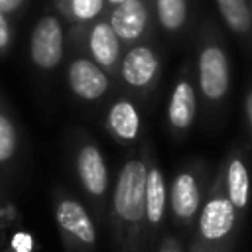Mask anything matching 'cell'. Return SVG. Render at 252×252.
<instances>
[{
	"instance_id": "2",
	"label": "cell",
	"mask_w": 252,
	"mask_h": 252,
	"mask_svg": "<svg viewBox=\"0 0 252 252\" xmlns=\"http://www.w3.org/2000/svg\"><path fill=\"white\" fill-rule=\"evenodd\" d=\"M238 215L226 195L220 173H217L195 222L191 252H230L236 238Z\"/></svg>"
},
{
	"instance_id": "9",
	"label": "cell",
	"mask_w": 252,
	"mask_h": 252,
	"mask_svg": "<svg viewBox=\"0 0 252 252\" xmlns=\"http://www.w3.org/2000/svg\"><path fill=\"white\" fill-rule=\"evenodd\" d=\"M161 71L159 55L150 47V45H134L122 55L118 73L122 81L136 89V91H148L152 85L158 81Z\"/></svg>"
},
{
	"instance_id": "22",
	"label": "cell",
	"mask_w": 252,
	"mask_h": 252,
	"mask_svg": "<svg viewBox=\"0 0 252 252\" xmlns=\"http://www.w3.org/2000/svg\"><path fill=\"white\" fill-rule=\"evenodd\" d=\"M158 252H183V248H181V244L175 236H165Z\"/></svg>"
},
{
	"instance_id": "10",
	"label": "cell",
	"mask_w": 252,
	"mask_h": 252,
	"mask_svg": "<svg viewBox=\"0 0 252 252\" xmlns=\"http://www.w3.org/2000/svg\"><path fill=\"white\" fill-rule=\"evenodd\" d=\"M120 39L108 20H94L85 32V49L89 57L104 71L118 73L120 67Z\"/></svg>"
},
{
	"instance_id": "1",
	"label": "cell",
	"mask_w": 252,
	"mask_h": 252,
	"mask_svg": "<svg viewBox=\"0 0 252 252\" xmlns=\"http://www.w3.org/2000/svg\"><path fill=\"white\" fill-rule=\"evenodd\" d=\"M110 222L118 252H144L146 242V158L122 163L110 203Z\"/></svg>"
},
{
	"instance_id": "4",
	"label": "cell",
	"mask_w": 252,
	"mask_h": 252,
	"mask_svg": "<svg viewBox=\"0 0 252 252\" xmlns=\"http://www.w3.org/2000/svg\"><path fill=\"white\" fill-rule=\"evenodd\" d=\"M73 167L83 193L87 195L94 213L100 215L108 195V167L100 148L93 140L81 138L73 152Z\"/></svg>"
},
{
	"instance_id": "17",
	"label": "cell",
	"mask_w": 252,
	"mask_h": 252,
	"mask_svg": "<svg viewBox=\"0 0 252 252\" xmlns=\"http://www.w3.org/2000/svg\"><path fill=\"white\" fill-rule=\"evenodd\" d=\"M57 12L75 26H85L94 22L102 12L106 0H53Z\"/></svg>"
},
{
	"instance_id": "3",
	"label": "cell",
	"mask_w": 252,
	"mask_h": 252,
	"mask_svg": "<svg viewBox=\"0 0 252 252\" xmlns=\"http://www.w3.org/2000/svg\"><path fill=\"white\" fill-rule=\"evenodd\" d=\"M53 219L67 252L96 250V224L89 209L75 195L63 189L53 193Z\"/></svg>"
},
{
	"instance_id": "7",
	"label": "cell",
	"mask_w": 252,
	"mask_h": 252,
	"mask_svg": "<svg viewBox=\"0 0 252 252\" xmlns=\"http://www.w3.org/2000/svg\"><path fill=\"white\" fill-rule=\"evenodd\" d=\"M167 203L171 209V217L177 224L191 228V224L197 222L203 207V183L197 169L183 167L173 175Z\"/></svg>"
},
{
	"instance_id": "13",
	"label": "cell",
	"mask_w": 252,
	"mask_h": 252,
	"mask_svg": "<svg viewBox=\"0 0 252 252\" xmlns=\"http://www.w3.org/2000/svg\"><path fill=\"white\" fill-rule=\"evenodd\" d=\"M195 112H197V94H195V85L189 75H181L169 94L167 102V122L169 128L175 134L187 132L193 122H195Z\"/></svg>"
},
{
	"instance_id": "18",
	"label": "cell",
	"mask_w": 252,
	"mask_h": 252,
	"mask_svg": "<svg viewBox=\"0 0 252 252\" xmlns=\"http://www.w3.org/2000/svg\"><path fill=\"white\" fill-rule=\"evenodd\" d=\"M224 24L238 35H246L252 26V14L246 0H215Z\"/></svg>"
},
{
	"instance_id": "5",
	"label": "cell",
	"mask_w": 252,
	"mask_h": 252,
	"mask_svg": "<svg viewBox=\"0 0 252 252\" xmlns=\"http://www.w3.org/2000/svg\"><path fill=\"white\" fill-rule=\"evenodd\" d=\"M197 79L207 102L220 104L226 98L230 89V65L220 41L203 37L197 55Z\"/></svg>"
},
{
	"instance_id": "16",
	"label": "cell",
	"mask_w": 252,
	"mask_h": 252,
	"mask_svg": "<svg viewBox=\"0 0 252 252\" xmlns=\"http://www.w3.org/2000/svg\"><path fill=\"white\" fill-rule=\"evenodd\" d=\"M104 128L120 144L136 142L140 136V128H142V118H140L138 106L126 96L116 98L106 110Z\"/></svg>"
},
{
	"instance_id": "12",
	"label": "cell",
	"mask_w": 252,
	"mask_h": 252,
	"mask_svg": "<svg viewBox=\"0 0 252 252\" xmlns=\"http://www.w3.org/2000/svg\"><path fill=\"white\" fill-rule=\"evenodd\" d=\"M22 152V134L18 120L0 91V183L8 179Z\"/></svg>"
},
{
	"instance_id": "25",
	"label": "cell",
	"mask_w": 252,
	"mask_h": 252,
	"mask_svg": "<svg viewBox=\"0 0 252 252\" xmlns=\"http://www.w3.org/2000/svg\"><path fill=\"white\" fill-rule=\"evenodd\" d=\"M250 14H252V6H250Z\"/></svg>"
},
{
	"instance_id": "24",
	"label": "cell",
	"mask_w": 252,
	"mask_h": 252,
	"mask_svg": "<svg viewBox=\"0 0 252 252\" xmlns=\"http://www.w3.org/2000/svg\"><path fill=\"white\" fill-rule=\"evenodd\" d=\"M122 2H126V0H106V4H110L112 8H116V6H120Z\"/></svg>"
},
{
	"instance_id": "15",
	"label": "cell",
	"mask_w": 252,
	"mask_h": 252,
	"mask_svg": "<svg viewBox=\"0 0 252 252\" xmlns=\"http://www.w3.org/2000/svg\"><path fill=\"white\" fill-rule=\"evenodd\" d=\"M219 173L222 177L230 203L238 213H244L250 201V173H248V165L242 152L232 150L226 161L222 163V167L219 169Z\"/></svg>"
},
{
	"instance_id": "6",
	"label": "cell",
	"mask_w": 252,
	"mask_h": 252,
	"mask_svg": "<svg viewBox=\"0 0 252 252\" xmlns=\"http://www.w3.org/2000/svg\"><path fill=\"white\" fill-rule=\"evenodd\" d=\"M30 61L35 71L51 73L65 57V32L59 14H43L30 33Z\"/></svg>"
},
{
	"instance_id": "19",
	"label": "cell",
	"mask_w": 252,
	"mask_h": 252,
	"mask_svg": "<svg viewBox=\"0 0 252 252\" xmlns=\"http://www.w3.org/2000/svg\"><path fill=\"white\" fill-rule=\"evenodd\" d=\"M156 14L159 26L175 33L185 26L187 20V0H156Z\"/></svg>"
},
{
	"instance_id": "14",
	"label": "cell",
	"mask_w": 252,
	"mask_h": 252,
	"mask_svg": "<svg viewBox=\"0 0 252 252\" xmlns=\"http://www.w3.org/2000/svg\"><path fill=\"white\" fill-rule=\"evenodd\" d=\"M110 26L120 43H136L148 28V6L144 0H126L110 12Z\"/></svg>"
},
{
	"instance_id": "23",
	"label": "cell",
	"mask_w": 252,
	"mask_h": 252,
	"mask_svg": "<svg viewBox=\"0 0 252 252\" xmlns=\"http://www.w3.org/2000/svg\"><path fill=\"white\" fill-rule=\"evenodd\" d=\"M244 112H246V122H248L250 134H252V89L246 93V100H244Z\"/></svg>"
},
{
	"instance_id": "11",
	"label": "cell",
	"mask_w": 252,
	"mask_h": 252,
	"mask_svg": "<svg viewBox=\"0 0 252 252\" xmlns=\"http://www.w3.org/2000/svg\"><path fill=\"white\" fill-rule=\"evenodd\" d=\"M167 187L163 171L152 152H146V232L156 234L165 217L167 207Z\"/></svg>"
},
{
	"instance_id": "8",
	"label": "cell",
	"mask_w": 252,
	"mask_h": 252,
	"mask_svg": "<svg viewBox=\"0 0 252 252\" xmlns=\"http://www.w3.org/2000/svg\"><path fill=\"white\" fill-rule=\"evenodd\" d=\"M65 75H67L69 91L75 94V98L83 102L100 100L110 89L108 73H104L91 57L75 55L67 63Z\"/></svg>"
},
{
	"instance_id": "20",
	"label": "cell",
	"mask_w": 252,
	"mask_h": 252,
	"mask_svg": "<svg viewBox=\"0 0 252 252\" xmlns=\"http://www.w3.org/2000/svg\"><path fill=\"white\" fill-rule=\"evenodd\" d=\"M14 43V18L0 12V59L8 55Z\"/></svg>"
},
{
	"instance_id": "21",
	"label": "cell",
	"mask_w": 252,
	"mask_h": 252,
	"mask_svg": "<svg viewBox=\"0 0 252 252\" xmlns=\"http://www.w3.org/2000/svg\"><path fill=\"white\" fill-rule=\"evenodd\" d=\"M30 0H0V12L10 16V18H16L22 14V10L26 8Z\"/></svg>"
}]
</instances>
